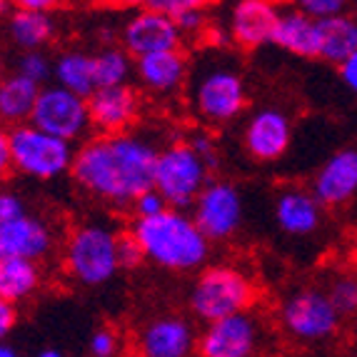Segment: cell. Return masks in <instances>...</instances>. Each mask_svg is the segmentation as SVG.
Returning a JSON list of instances; mask_svg holds the SVG:
<instances>
[{"instance_id": "1", "label": "cell", "mask_w": 357, "mask_h": 357, "mask_svg": "<svg viewBox=\"0 0 357 357\" xmlns=\"http://www.w3.org/2000/svg\"><path fill=\"white\" fill-rule=\"evenodd\" d=\"M158 153L150 140L126 132H98L75 150L73 180L90 197L115 208H130L132 200L155 185Z\"/></svg>"}, {"instance_id": "2", "label": "cell", "mask_w": 357, "mask_h": 357, "mask_svg": "<svg viewBox=\"0 0 357 357\" xmlns=\"http://www.w3.org/2000/svg\"><path fill=\"white\" fill-rule=\"evenodd\" d=\"M130 232L140 243L145 260L170 273H192L210 257L213 240L192 215L180 208H165L150 218H135Z\"/></svg>"}, {"instance_id": "3", "label": "cell", "mask_w": 357, "mask_h": 357, "mask_svg": "<svg viewBox=\"0 0 357 357\" xmlns=\"http://www.w3.org/2000/svg\"><path fill=\"white\" fill-rule=\"evenodd\" d=\"M66 270L77 285L100 287L120 270L118 232L105 225H80L68 235Z\"/></svg>"}, {"instance_id": "4", "label": "cell", "mask_w": 357, "mask_h": 357, "mask_svg": "<svg viewBox=\"0 0 357 357\" xmlns=\"http://www.w3.org/2000/svg\"><path fill=\"white\" fill-rule=\"evenodd\" d=\"M188 303L197 320L213 322L232 312L250 310V305L255 303V285L243 270L230 265H213L197 275Z\"/></svg>"}, {"instance_id": "5", "label": "cell", "mask_w": 357, "mask_h": 357, "mask_svg": "<svg viewBox=\"0 0 357 357\" xmlns=\"http://www.w3.org/2000/svg\"><path fill=\"white\" fill-rule=\"evenodd\" d=\"M13 170L36 180H53L66 175L75 160L73 143L53 132H45L33 123L10 128Z\"/></svg>"}, {"instance_id": "6", "label": "cell", "mask_w": 357, "mask_h": 357, "mask_svg": "<svg viewBox=\"0 0 357 357\" xmlns=\"http://www.w3.org/2000/svg\"><path fill=\"white\" fill-rule=\"evenodd\" d=\"M213 167L203 160L190 143H173L158 153L155 188L162 192L170 208L188 210L210 180Z\"/></svg>"}, {"instance_id": "7", "label": "cell", "mask_w": 357, "mask_h": 357, "mask_svg": "<svg viewBox=\"0 0 357 357\" xmlns=\"http://www.w3.org/2000/svg\"><path fill=\"white\" fill-rule=\"evenodd\" d=\"M248 90L240 73L225 66H210L195 73L190 85V105L195 115L210 126H225L243 113Z\"/></svg>"}, {"instance_id": "8", "label": "cell", "mask_w": 357, "mask_h": 357, "mask_svg": "<svg viewBox=\"0 0 357 357\" xmlns=\"http://www.w3.org/2000/svg\"><path fill=\"white\" fill-rule=\"evenodd\" d=\"M28 123H33L45 132L66 137L70 143L83 140L93 128L88 98L80 96V93H73V90L63 88L58 83L43 85Z\"/></svg>"}, {"instance_id": "9", "label": "cell", "mask_w": 357, "mask_h": 357, "mask_svg": "<svg viewBox=\"0 0 357 357\" xmlns=\"http://www.w3.org/2000/svg\"><path fill=\"white\" fill-rule=\"evenodd\" d=\"M340 310L333 305L328 292L300 290L285 300L280 322L285 333L303 345H317L330 340L340 328Z\"/></svg>"}, {"instance_id": "10", "label": "cell", "mask_w": 357, "mask_h": 357, "mask_svg": "<svg viewBox=\"0 0 357 357\" xmlns=\"http://www.w3.org/2000/svg\"><path fill=\"white\" fill-rule=\"evenodd\" d=\"M192 218L213 243L232 238L243 225V195L225 180H208L192 203Z\"/></svg>"}, {"instance_id": "11", "label": "cell", "mask_w": 357, "mask_h": 357, "mask_svg": "<svg viewBox=\"0 0 357 357\" xmlns=\"http://www.w3.org/2000/svg\"><path fill=\"white\" fill-rule=\"evenodd\" d=\"M257 347L260 328L248 310L205 322V330L197 337V352L205 357H248L255 355Z\"/></svg>"}, {"instance_id": "12", "label": "cell", "mask_w": 357, "mask_h": 357, "mask_svg": "<svg viewBox=\"0 0 357 357\" xmlns=\"http://www.w3.org/2000/svg\"><path fill=\"white\" fill-rule=\"evenodd\" d=\"M183 40L185 38L173 15L150 6L135 8V13L123 25V48L132 58L158 53V50L183 48Z\"/></svg>"}, {"instance_id": "13", "label": "cell", "mask_w": 357, "mask_h": 357, "mask_svg": "<svg viewBox=\"0 0 357 357\" xmlns=\"http://www.w3.org/2000/svg\"><path fill=\"white\" fill-rule=\"evenodd\" d=\"M280 10L275 0H235L227 20L230 40L245 50H257L273 43Z\"/></svg>"}, {"instance_id": "14", "label": "cell", "mask_w": 357, "mask_h": 357, "mask_svg": "<svg viewBox=\"0 0 357 357\" xmlns=\"http://www.w3.org/2000/svg\"><path fill=\"white\" fill-rule=\"evenodd\" d=\"M88 107L98 132H126L140 115V96L130 83L96 88L88 96Z\"/></svg>"}, {"instance_id": "15", "label": "cell", "mask_w": 357, "mask_h": 357, "mask_svg": "<svg viewBox=\"0 0 357 357\" xmlns=\"http://www.w3.org/2000/svg\"><path fill=\"white\" fill-rule=\"evenodd\" d=\"M135 350L145 357H185L197 350V335L185 317L162 315L137 333Z\"/></svg>"}, {"instance_id": "16", "label": "cell", "mask_w": 357, "mask_h": 357, "mask_svg": "<svg viewBox=\"0 0 357 357\" xmlns=\"http://www.w3.org/2000/svg\"><path fill=\"white\" fill-rule=\"evenodd\" d=\"M290 118L285 113H280V110H273V107L257 110L245 126V150L250 153L252 160H280L282 155L287 153V148H290Z\"/></svg>"}, {"instance_id": "17", "label": "cell", "mask_w": 357, "mask_h": 357, "mask_svg": "<svg viewBox=\"0 0 357 357\" xmlns=\"http://www.w3.org/2000/svg\"><path fill=\"white\" fill-rule=\"evenodd\" d=\"M188 73H190V66H188L183 48L158 50V53L135 58L137 83L150 96H175L188 80Z\"/></svg>"}, {"instance_id": "18", "label": "cell", "mask_w": 357, "mask_h": 357, "mask_svg": "<svg viewBox=\"0 0 357 357\" xmlns=\"http://www.w3.org/2000/svg\"><path fill=\"white\" fill-rule=\"evenodd\" d=\"M312 195L325 208L350 203L357 195V150L345 148L330 155L312 180Z\"/></svg>"}, {"instance_id": "19", "label": "cell", "mask_w": 357, "mask_h": 357, "mask_svg": "<svg viewBox=\"0 0 357 357\" xmlns=\"http://www.w3.org/2000/svg\"><path fill=\"white\" fill-rule=\"evenodd\" d=\"M53 245L55 238L50 225L30 213H23L20 218L0 227V250H3V255H18L40 262L43 257H48L53 252Z\"/></svg>"}, {"instance_id": "20", "label": "cell", "mask_w": 357, "mask_h": 357, "mask_svg": "<svg viewBox=\"0 0 357 357\" xmlns=\"http://www.w3.org/2000/svg\"><path fill=\"white\" fill-rule=\"evenodd\" d=\"M273 45L298 58H320V20L298 8L280 13Z\"/></svg>"}, {"instance_id": "21", "label": "cell", "mask_w": 357, "mask_h": 357, "mask_svg": "<svg viewBox=\"0 0 357 357\" xmlns=\"http://www.w3.org/2000/svg\"><path fill=\"white\" fill-rule=\"evenodd\" d=\"M322 205L312 192L285 190L275 203V222L287 235H312L322 222Z\"/></svg>"}, {"instance_id": "22", "label": "cell", "mask_w": 357, "mask_h": 357, "mask_svg": "<svg viewBox=\"0 0 357 357\" xmlns=\"http://www.w3.org/2000/svg\"><path fill=\"white\" fill-rule=\"evenodd\" d=\"M40 88L43 85L33 83L20 73L0 77V123H6V126L28 123Z\"/></svg>"}, {"instance_id": "23", "label": "cell", "mask_w": 357, "mask_h": 357, "mask_svg": "<svg viewBox=\"0 0 357 357\" xmlns=\"http://www.w3.org/2000/svg\"><path fill=\"white\" fill-rule=\"evenodd\" d=\"M8 36L20 50H43L53 40L55 23L48 10L15 8L8 18Z\"/></svg>"}, {"instance_id": "24", "label": "cell", "mask_w": 357, "mask_h": 357, "mask_svg": "<svg viewBox=\"0 0 357 357\" xmlns=\"http://www.w3.org/2000/svg\"><path fill=\"white\" fill-rule=\"evenodd\" d=\"M43 275L38 260L18 255H0V295L10 303H23L30 295H36L40 287Z\"/></svg>"}, {"instance_id": "25", "label": "cell", "mask_w": 357, "mask_h": 357, "mask_svg": "<svg viewBox=\"0 0 357 357\" xmlns=\"http://www.w3.org/2000/svg\"><path fill=\"white\" fill-rule=\"evenodd\" d=\"M357 53V20L347 13L320 20V60L345 63Z\"/></svg>"}, {"instance_id": "26", "label": "cell", "mask_w": 357, "mask_h": 357, "mask_svg": "<svg viewBox=\"0 0 357 357\" xmlns=\"http://www.w3.org/2000/svg\"><path fill=\"white\" fill-rule=\"evenodd\" d=\"M53 80L63 88L88 98L96 90V66L93 55L80 50H68L53 60Z\"/></svg>"}, {"instance_id": "27", "label": "cell", "mask_w": 357, "mask_h": 357, "mask_svg": "<svg viewBox=\"0 0 357 357\" xmlns=\"http://www.w3.org/2000/svg\"><path fill=\"white\" fill-rule=\"evenodd\" d=\"M96 66V88H110V85L130 83V75L135 70L132 55L126 48H105L93 55Z\"/></svg>"}, {"instance_id": "28", "label": "cell", "mask_w": 357, "mask_h": 357, "mask_svg": "<svg viewBox=\"0 0 357 357\" xmlns=\"http://www.w3.org/2000/svg\"><path fill=\"white\" fill-rule=\"evenodd\" d=\"M15 73L25 75L33 83L43 85L53 77V60L43 50H23V55L18 58V66H15Z\"/></svg>"}, {"instance_id": "29", "label": "cell", "mask_w": 357, "mask_h": 357, "mask_svg": "<svg viewBox=\"0 0 357 357\" xmlns=\"http://www.w3.org/2000/svg\"><path fill=\"white\" fill-rule=\"evenodd\" d=\"M333 305L340 310V315H355L357 312V278L352 275H340L330 282L328 290Z\"/></svg>"}, {"instance_id": "30", "label": "cell", "mask_w": 357, "mask_h": 357, "mask_svg": "<svg viewBox=\"0 0 357 357\" xmlns=\"http://www.w3.org/2000/svg\"><path fill=\"white\" fill-rule=\"evenodd\" d=\"M173 18H175V23H178L180 33H183V38H197L210 28L208 8L183 10V13H178V15H173Z\"/></svg>"}, {"instance_id": "31", "label": "cell", "mask_w": 357, "mask_h": 357, "mask_svg": "<svg viewBox=\"0 0 357 357\" xmlns=\"http://www.w3.org/2000/svg\"><path fill=\"white\" fill-rule=\"evenodd\" d=\"M292 6L298 8V10L307 13V15H312V18L322 20L330 18V15L347 13L350 0H292Z\"/></svg>"}, {"instance_id": "32", "label": "cell", "mask_w": 357, "mask_h": 357, "mask_svg": "<svg viewBox=\"0 0 357 357\" xmlns=\"http://www.w3.org/2000/svg\"><path fill=\"white\" fill-rule=\"evenodd\" d=\"M145 260V252L130 230L118 235V262L120 270H135Z\"/></svg>"}, {"instance_id": "33", "label": "cell", "mask_w": 357, "mask_h": 357, "mask_svg": "<svg viewBox=\"0 0 357 357\" xmlns=\"http://www.w3.org/2000/svg\"><path fill=\"white\" fill-rule=\"evenodd\" d=\"M165 208H170L167 205V200L162 197V192L158 190V188H148V190H143L140 195L132 200V205H130V210H132V215L135 218H150V215H158V213H162Z\"/></svg>"}, {"instance_id": "34", "label": "cell", "mask_w": 357, "mask_h": 357, "mask_svg": "<svg viewBox=\"0 0 357 357\" xmlns=\"http://www.w3.org/2000/svg\"><path fill=\"white\" fill-rule=\"evenodd\" d=\"M88 350H90V355H96V357L118 355V352H120L118 333H115V330H110V328H98L96 333L90 335Z\"/></svg>"}, {"instance_id": "35", "label": "cell", "mask_w": 357, "mask_h": 357, "mask_svg": "<svg viewBox=\"0 0 357 357\" xmlns=\"http://www.w3.org/2000/svg\"><path fill=\"white\" fill-rule=\"evenodd\" d=\"M23 213H28V210H25L23 197L18 192L0 190V227L6 225V222L15 220V218H20Z\"/></svg>"}, {"instance_id": "36", "label": "cell", "mask_w": 357, "mask_h": 357, "mask_svg": "<svg viewBox=\"0 0 357 357\" xmlns=\"http://www.w3.org/2000/svg\"><path fill=\"white\" fill-rule=\"evenodd\" d=\"M215 0H148L145 6L158 8V10L167 13V15H178L183 10H192V8H210Z\"/></svg>"}, {"instance_id": "37", "label": "cell", "mask_w": 357, "mask_h": 357, "mask_svg": "<svg viewBox=\"0 0 357 357\" xmlns=\"http://www.w3.org/2000/svg\"><path fill=\"white\" fill-rule=\"evenodd\" d=\"M13 173V153H10V130L6 123H0V180Z\"/></svg>"}, {"instance_id": "38", "label": "cell", "mask_w": 357, "mask_h": 357, "mask_svg": "<svg viewBox=\"0 0 357 357\" xmlns=\"http://www.w3.org/2000/svg\"><path fill=\"white\" fill-rule=\"evenodd\" d=\"M15 320H18V312H15V303L6 300L0 295V342L13 333L15 328Z\"/></svg>"}, {"instance_id": "39", "label": "cell", "mask_w": 357, "mask_h": 357, "mask_svg": "<svg viewBox=\"0 0 357 357\" xmlns=\"http://www.w3.org/2000/svg\"><path fill=\"white\" fill-rule=\"evenodd\" d=\"M188 143L192 145V148L197 150V153L203 155V160L208 162L210 167H215L218 165V153H215V143H213V137H208V135H203V132H197V135H192Z\"/></svg>"}, {"instance_id": "40", "label": "cell", "mask_w": 357, "mask_h": 357, "mask_svg": "<svg viewBox=\"0 0 357 357\" xmlns=\"http://www.w3.org/2000/svg\"><path fill=\"white\" fill-rule=\"evenodd\" d=\"M340 75H342V83L357 96V53L350 55L345 63H340Z\"/></svg>"}, {"instance_id": "41", "label": "cell", "mask_w": 357, "mask_h": 357, "mask_svg": "<svg viewBox=\"0 0 357 357\" xmlns=\"http://www.w3.org/2000/svg\"><path fill=\"white\" fill-rule=\"evenodd\" d=\"M63 0H13L15 8H30V10H55Z\"/></svg>"}, {"instance_id": "42", "label": "cell", "mask_w": 357, "mask_h": 357, "mask_svg": "<svg viewBox=\"0 0 357 357\" xmlns=\"http://www.w3.org/2000/svg\"><path fill=\"white\" fill-rule=\"evenodd\" d=\"M105 3L113 8H140V6H145L148 0H105Z\"/></svg>"}, {"instance_id": "43", "label": "cell", "mask_w": 357, "mask_h": 357, "mask_svg": "<svg viewBox=\"0 0 357 357\" xmlns=\"http://www.w3.org/2000/svg\"><path fill=\"white\" fill-rule=\"evenodd\" d=\"M15 352H18V350H15L13 345H6V340L0 342V357H13Z\"/></svg>"}, {"instance_id": "44", "label": "cell", "mask_w": 357, "mask_h": 357, "mask_svg": "<svg viewBox=\"0 0 357 357\" xmlns=\"http://www.w3.org/2000/svg\"><path fill=\"white\" fill-rule=\"evenodd\" d=\"M40 357H60L63 355V350H58V347H45V350L38 352Z\"/></svg>"}, {"instance_id": "45", "label": "cell", "mask_w": 357, "mask_h": 357, "mask_svg": "<svg viewBox=\"0 0 357 357\" xmlns=\"http://www.w3.org/2000/svg\"><path fill=\"white\" fill-rule=\"evenodd\" d=\"M13 0H0V15H6L8 10H10Z\"/></svg>"}, {"instance_id": "46", "label": "cell", "mask_w": 357, "mask_h": 357, "mask_svg": "<svg viewBox=\"0 0 357 357\" xmlns=\"http://www.w3.org/2000/svg\"><path fill=\"white\" fill-rule=\"evenodd\" d=\"M3 70H6V63H3V55H0V77H3Z\"/></svg>"}, {"instance_id": "47", "label": "cell", "mask_w": 357, "mask_h": 357, "mask_svg": "<svg viewBox=\"0 0 357 357\" xmlns=\"http://www.w3.org/2000/svg\"><path fill=\"white\" fill-rule=\"evenodd\" d=\"M275 3H280V0H275Z\"/></svg>"}, {"instance_id": "48", "label": "cell", "mask_w": 357, "mask_h": 357, "mask_svg": "<svg viewBox=\"0 0 357 357\" xmlns=\"http://www.w3.org/2000/svg\"><path fill=\"white\" fill-rule=\"evenodd\" d=\"M0 255H3V250H0Z\"/></svg>"}]
</instances>
